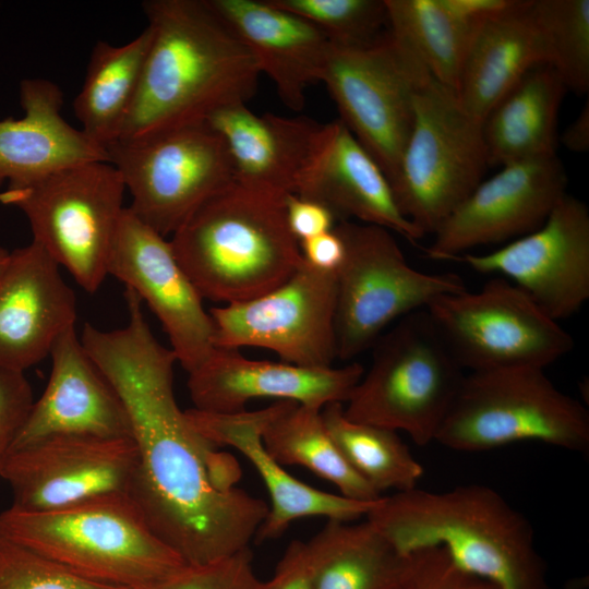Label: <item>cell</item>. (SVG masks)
Instances as JSON below:
<instances>
[{"mask_svg":"<svg viewBox=\"0 0 589 589\" xmlns=\"http://www.w3.org/2000/svg\"><path fill=\"white\" fill-rule=\"evenodd\" d=\"M561 142L575 153H585L589 148V103L587 101L577 118L564 130Z\"/></svg>","mask_w":589,"mask_h":589,"instance_id":"43","label":"cell"},{"mask_svg":"<svg viewBox=\"0 0 589 589\" xmlns=\"http://www.w3.org/2000/svg\"><path fill=\"white\" fill-rule=\"evenodd\" d=\"M413 109L392 190L399 211L425 236L483 180L489 159L482 122L462 108L453 89L429 76Z\"/></svg>","mask_w":589,"mask_h":589,"instance_id":"10","label":"cell"},{"mask_svg":"<svg viewBox=\"0 0 589 589\" xmlns=\"http://www.w3.org/2000/svg\"><path fill=\"white\" fill-rule=\"evenodd\" d=\"M425 310L458 364L470 372L544 369L574 347L558 322L501 276L478 291L440 296Z\"/></svg>","mask_w":589,"mask_h":589,"instance_id":"13","label":"cell"},{"mask_svg":"<svg viewBox=\"0 0 589 589\" xmlns=\"http://www.w3.org/2000/svg\"><path fill=\"white\" fill-rule=\"evenodd\" d=\"M530 3L515 0L509 9L482 22L471 38L456 95L462 108L481 122L527 72L546 64Z\"/></svg>","mask_w":589,"mask_h":589,"instance_id":"27","label":"cell"},{"mask_svg":"<svg viewBox=\"0 0 589 589\" xmlns=\"http://www.w3.org/2000/svg\"><path fill=\"white\" fill-rule=\"evenodd\" d=\"M457 260L478 273L508 279L554 321L567 318L589 299V209L565 193L532 232Z\"/></svg>","mask_w":589,"mask_h":589,"instance_id":"16","label":"cell"},{"mask_svg":"<svg viewBox=\"0 0 589 589\" xmlns=\"http://www.w3.org/2000/svg\"><path fill=\"white\" fill-rule=\"evenodd\" d=\"M33 402L24 373L0 368V476Z\"/></svg>","mask_w":589,"mask_h":589,"instance_id":"39","label":"cell"},{"mask_svg":"<svg viewBox=\"0 0 589 589\" xmlns=\"http://www.w3.org/2000/svg\"><path fill=\"white\" fill-rule=\"evenodd\" d=\"M76 298L36 242L11 252L0 281V368L23 372L75 326Z\"/></svg>","mask_w":589,"mask_h":589,"instance_id":"20","label":"cell"},{"mask_svg":"<svg viewBox=\"0 0 589 589\" xmlns=\"http://www.w3.org/2000/svg\"><path fill=\"white\" fill-rule=\"evenodd\" d=\"M538 441L588 453L589 412L534 366L465 374L435 442L459 452H484Z\"/></svg>","mask_w":589,"mask_h":589,"instance_id":"7","label":"cell"},{"mask_svg":"<svg viewBox=\"0 0 589 589\" xmlns=\"http://www.w3.org/2000/svg\"><path fill=\"white\" fill-rule=\"evenodd\" d=\"M532 20L542 37L546 64L567 89L589 91V1L531 0Z\"/></svg>","mask_w":589,"mask_h":589,"instance_id":"34","label":"cell"},{"mask_svg":"<svg viewBox=\"0 0 589 589\" xmlns=\"http://www.w3.org/2000/svg\"><path fill=\"white\" fill-rule=\"evenodd\" d=\"M410 554V569L402 589H496L460 569L443 546H426Z\"/></svg>","mask_w":589,"mask_h":589,"instance_id":"38","label":"cell"},{"mask_svg":"<svg viewBox=\"0 0 589 589\" xmlns=\"http://www.w3.org/2000/svg\"><path fill=\"white\" fill-rule=\"evenodd\" d=\"M105 149L131 194L128 207L165 238L207 199L235 182L227 144L205 122L118 139Z\"/></svg>","mask_w":589,"mask_h":589,"instance_id":"11","label":"cell"},{"mask_svg":"<svg viewBox=\"0 0 589 589\" xmlns=\"http://www.w3.org/2000/svg\"><path fill=\"white\" fill-rule=\"evenodd\" d=\"M429 76L387 29L369 44L330 46L321 81L338 119L378 164L390 187L412 130L414 96Z\"/></svg>","mask_w":589,"mask_h":589,"instance_id":"12","label":"cell"},{"mask_svg":"<svg viewBox=\"0 0 589 589\" xmlns=\"http://www.w3.org/2000/svg\"><path fill=\"white\" fill-rule=\"evenodd\" d=\"M336 273L304 260L281 285L256 298L212 308L214 346L255 347L276 352L283 362L329 368L337 359Z\"/></svg>","mask_w":589,"mask_h":589,"instance_id":"14","label":"cell"},{"mask_svg":"<svg viewBox=\"0 0 589 589\" xmlns=\"http://www.w3.org/2000/svg\"><path fill=\"white\" fill-rule=\"evenodd\" d=\"M151 37L146 26L122 46L98 40L92 50L73 112L81 130L104 147L120 135L137 93Z\"/></svg>","mask_w":589,"mask_h":589,"instance_id":"31","label":"cell"},{"mask_svg":"<svg viewBox=\"0 0 589 589\" xmlns=\"http://www.w3.org/2000/svg\"><path fill=\"white\" fill-rule=\"evenodd\" d=\"M107 273L145 301L160 322L177 362L191 373L215 349L203 298L178 262L170 240L124 207Z\"/></svg>","mask_w":589,"mask_h":589,"instance_id":"17","label":"cell"},{"mask_svg":"<svg viewBox=\"0 0 589 589\" xmlns=\"http://www.w3.org/2000/svg\"><path fill=\"white\" fill-rule=\"evenodd\" d=\"M11 252L8 250L0 248V281L8 268L9 262H10Z\"/></svg>","mask_w":589,"mask_h":589,"instance_id":"44","label":"cell"},{"mask_svg":"<svg viewBox=\"0 0 589 589\" xmlns=\"http://www.w3.org/2000/svg\"><path fill=\"white\" fill-rule=\"evenodd\" d=\"M142 8L152 37L118 139L204 123L214 111L251 99L259 67L205 0H147Z\"/></svg>","mask_w":589,"mask_h":589,"instance_id":"2","label":"cell"},{"mask_svg":"<svg viewBox=\"0 0 589 589\" xmlns=\"http://www.w3.org/2000/svg\"><path fill=\"white\" fill-rule=\"evenodd\" d=\"M0 589H124L88 580L0 529Z\"/></svg>","mask_w":589,"mask_h":589,"instance_id":"36","label":"cell"},{"mask_svg":"<svg viewBox=\"0 0 589 589\" xmlns=\"http://www.w3.org/2000/svg\"><path fill=\"white\" fill-rule=\"evenodd\" d=\"M0 529L77 576L124 589H151L187 566L130 495L46 512L10 506L0 513Z\"/></svg>","mask_w":589,"mask_h":589,"instance_id":"5","label":"cell"},{"mask_svg":"<svg viewBox=\"0 0 589 589\" xmlns=\"http://www.w3.org/2000/svg\"><path fill=\"white\" fill-rule=\"evenodd\" d=\"M274 83L281 101L300 111L306 88L321 81L330 41L304 19L267 0H205Z\"/></svg>","mask_w":589,"mask_h":589,"instance_id":"25","label":"cell"},{"mask_svg":"<svg viewBox=\"0 0 589 589\" xmlns=\"http://www.w3.org/2000/svg\"><path fill=\"white\" fill-rule=\"evenodd\" d=\"M566 185L556 154L506 164L444 220L424 252L436 261L457 260L470 249L528 235L544 223Z\"/></svg>","mask_w":589,"mask_h":589,"instance_id":"18","label":"cell"},{"mask_svg":"<svg viewBox=\"0 0 589 589\" xmlns=\"http://www.w3.org/2000/svg\"><path fill=\"white\" fill-rule=\"evenodd\" d=\"M364 369L359 363L339 368H304L286 362L252 360L239 349L217 348L189 373L194 409L211 413L245 410L250 400L275 398L322 409L345 404Z\"/></svg>","mask_w":589,"mask_h":589,"instance_id":"19","label":"cell"},{"mask_svg":"<svg viewBox=\"0 0 589 589\" xmlns=\"http://www.w3.org/2000/svg\"><path fill=\"white\" fill-rule=\"evenodd\" d=\"M372 347L371 365L344 405L346 417L402 431L419 446L434 442L465 373L426 310L398 320Z\"/></svg>","mask_w":589,"mask_h":589,"instance_id":"6","label":"cell"},{"mask_svg":"<svg viewBox=\"0 0 589 589\" xmlns=\"http://www.w3.org/2000/svg\"><path fill=\"white\" fill-rule=\"evenodd\" d=\"M388 34L430 75L456 93L471 38L480 25L461 16L448 0H384Z\"/></svg>","mask_w":589,"mask_h":589,"instance_id":"32","label":"cell"},{"mask_svg":"<svg viewBox=\"0 0 589 589\" xmlns=\"http://www.w3.org/2000/svg\"><path fill=\"white\" fill-rule=\"evenodd\" d=\"M49 356V381L12 450L60 435L132 438L122 401L85 351L75 326L59 336Z\"/></svg>","mask_w":589,"mask_h":589,"instance_id":"21","label":"cell"},{"mask_svg":"<svg viewBox=\"0 0 589 589\" xmlns=\"http://www.w3.org/2000/svg\"><path fill=\"white\" fill-rule=\"evenodd\" d=\"M566 91L548 64L527 72L482 122L489 165L556 154L558 112Z\"/></svg>","mask_w":589,"mask_h":589,"instance_id":"28","label":"cell"},{"mask_svg":"<svg viewBox=\"0 0 589 589\" xmlns=\"http://www.w3.org/2000/svg\"><path fill=\"white\" fill-rule=\"evenodd\" d=\"M19 94L24 116L0 119V187H24L74 165L108 161L104 146L63 119L56 83L25 79Z\"/></svg>","mask_w":589,"mask_h":589,"instance_id":"26","label":"cell"},{"mask_svg":"<svg viewBox=\"0 0 589 589\" xmlns=\"http://www.w3.org/2000/svg\"><path fill=\"white\" fill-rule=\"evenodd\" d=\"M194 429L215 446H230L240 452L256 469L268 492V513L255 540L279 538L297 519L325 517L327 520L356 521L365 517L376 503L354 501L311 486L291 476L265 449L261 432L266 409L236 413H211L194 408L185 410Z\"/></svg>","mask_w":589,"mask_h":589,"instance_id":"24","label":"cell"},{"mask_svg":"<svg viewBox=\"0 0 589 589\" xmlns=\"http://www.w3.org/2000/svg\"><path fill=\"white\" fill-rule=\"evenodd\" d=\"M205 123L226 142L236 183L283 200L296 194L326 124L304 116L256 115L247 104L220 108Z\"/></svg>","mask_w":589,"mask_h":589,"instance_id":"22","label":"cell"},{"mask_svg":"<svg viewBox=\"0 0 589 589\" xmlns=\"http://www.w3.org/2000/svg\"><path fill=\"white\" fill-rule=\"evenodd\" d=\"M265 409L261 437L277 462L304 467L354 501L375 503L383 497L346 461L324 425L322 409L292 400H276Z\"/></svg>","mask_w":589,"mask_h":589,"instance_id":"30","label":"cell"},{"mask_svg":"<svg viewBox=\"0 0 589 589\" xmlns=\"http://www.w3.org/2000/svg\"><path fill=\"white\" fill-rule=\"evenodd\" d=\"M285 200L233 182L171 235L176 257L203 299L243 302L297 271L303 257L288 227Z\"/></svg>","mask_w":589,"mask_h":589,"instance_id":"4","label":"cell"},{"mask_svg":"<svg viewBox=\"0 0 589 589\" xmlns=\"http://www.w3.org/2000/svg\"><path fill=\"white\" fill-rule=\"evenodd\" d=\"M128 324L101 330L86 323L81 342L122 401L137 468L130 496L152 530L189 566L245 548L269 506L237 486L241 468L192 425L176 400L170 348L153 335L142 301L125 288Z\"/></svg>","mask_w":589,"mask_h":589,"instance_id":"1","label":"cell"},{"mask_svg":"<svg viewBox=\"0 0 589 589\" xmlns=\"http://www.w3.org/2000/svg\"><path fill=\"white\" fill-rule=\"evenodd\" d=\"M324 425L349 466L381 495L388 490L405 492L418 486L424 473L398 432L352 421L344 404L321 410Z\"/></svg>","mask_w":589,"mask_h":589,"instance_id":"33","label":"cell"},{"mask_svg":"<svg viewBox=\"0 0 589 589\" xmlns=\"http://www.w3.org/2000/svg\"><path fill=\"white\" fill-rule=\"evenodd\" d=\"M299 243L303 260L315 268L336 273L342 262L344 244L334 228Z\"/></svg>","mask_w":589,"mask_h":589,"instance_id":"42","label":"cell"},{"mask_svg":"<svg viewBox=\"0 0 589 589\" xmlns=\"http://www.w3.org/2000/svg\"><path fill=\"white\" fill-rule=\"evenodd\" d=\"M365 519L402 554L443 546L460 569L496 589H548L530 521L490 486L395 492Z\"/></svg>","mask_w":589,"mask_h":589,"instance_id":"3","label":"cell"},{"mask_svg":"<svg viewBox=\"0 0 589 589\" xmlns=\"http://www.w3.org/2000/svg\"><path fill=\"white\" fill-rule=\"evenodd\" d=\"M288 227L300 242L334 228L335 216L324 205L290 194L285 200Z\"/></svg>","mask_w":589,"mask_h":589,"instance_id":"41","label":"cell"},{"mask_svg":"<svg viewBox=\"0 0 589 589\" xmlns=\"http://www.w3.org/2000/svg\"><path fill=\"white\" fill-rule=\"evenodd\" d=\"M137 468L132 438L60 435L12 450L1 470L12 507L46 512L130 495Z\"/></svg>","mask_w":589,"mask_h":589,"instance_id":"15","label":"cell"},{"mask_svg":"<svg viewBox=\"0 0 589 589\" xmlns=\"http://www.w3.org/2000/svg\"><path fill=\"white\" fill-rule=\"evenodd\" d=\"M334 230L344 244L336 271L337 359H353L392 323L440 296L467 289L455 273L430 274L410 266L393 232L383 227L339 220Z\"/></svg>","mask_w":589,"mask_h":589,"instance_id":"9","label":"cell"},{"mask_svg":"<svg viewBox=\"0 0 589 589\" xmlns=\"http://www.w3.org/2000/svg\"><path fill=\"white\" fill-rule=\"evenodd\" d=\"M124 191L120 172L108 161L95 160L7 188L0 203L19 208L29 223L33 241L94 293L108 275Z\"/></svg>","mask_w":589,"mask_h":589,"instance_id":"8","label":"cell"},{"mask_svg":"<svg viewBox=\"0 0 589 589\" xmlns=\"http://www.w3.org/2000/svg\"><path fill=\"white\" fill-rule=\"evenodd\" d=\"M250 548L218 561L187 565L171 578L151 589H266L256 575Z\"/></svg>","mask_w":589,"mask_h":589,"instance_id":"37","label":"cell"},{"mask_svg":"<svg viewBox=\"0 0 589 589\" xmlns=\"http://www.w3.org/2000/svg\"><path fill=\"white\" fill-rule=\"evenodd\" d=\"M296 195L324 205L339 220L380 226L412 243L424 237L399 211L378 164L339 119L325 124Z\"/></svg>","mask_w":589,"mask_h":589,"instance_id":"23","label":"cell"},{"mask_svg":"<svg viewBox=\"0 0 589 589\" xmlns=\"http://www.w3.org/2000/svg\"><path fill=\"white\" fill-rule=\"evenodd\" d=\"M266 589H314L313 564L308 542L291 541L278 561Z\"/></svg>","mask_w":589,"mask_h":589,"instance_id":"40","label":"cell"},{"mask_svg":"<svg viewBox=\"0 0 589 589\" xmlns=\"http://www.w3.org/2000/svg\"><path fill=\"white\" fill-rule=\"evenodd\" d=\"M314 589H402L411 554L400 553L368 519L327 520L309 541Z\"/></svg>","mask_w":589,"mask_h":589,"instance_id":"29","label":"cell"},{"mask_svg":"<svg viewBox=\"0 0 589 589\" xmlns=\"http://www.w3.org/2000/svg\"><path fill=\"white\" fill-rule=\"evenodd\" d=\"M321 31L334 45L372 43L387 29L384 0H267Z\"/></svg>","mask_w":589,"mask_h":589,"instance_id":"35","label":"cell"}]
</instances>
